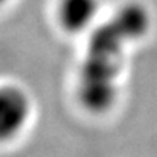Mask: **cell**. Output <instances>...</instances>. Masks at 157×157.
<instances>
[{
    "label": "cell",
    "instance_id": "1",
    "mask_svg": "<svg viewBox=\"0 0 157 157\" xmlns=\"http://www.w3.org/2000/svg\"><path fill=\"white\" fill-rule=\"evenodd\" d=\"M150 25L142 6L127 5L93 31L79 81V99L89 111L105 113L114 105L127 48L142 40Z\"/></svg>",
    "mask_w": 157,
    "mask_h": 157
},
{
    "label": "cell",
    "instance_id": "2",
    "mask_svg": "<svg viewBox=\"0 0 157 157\" xmlns=\"http://www.w3.org/2000/svg\"><path fill=\"white\" fill-rule=\"evenodd\" d=\"M32 99L18 84H0V144L17 139L32 117Z\"/></svg>",
    "mask_w": 157,
    "mask_h": 157
},
{
    "label": "cell",
    "instance_id": "3",
    "mask_svg": "<svg viewBox=\"0 0 157 157\" xmlns=\"http://www.w3.org/2000/svg\"><path fill=\"white\" fill-rule=\"evenodd\" d=\"M99 14V0H58L56 21L59 28L72 35L93 28Z\"/></svg>",
    "mask_w": 157,
    "mask_h": 157
},
{
    "label": "cell",
    "instance_id": "4",
    "mask_svg": "<svg viewBox=\"0 0 157 157\" xmlns=\"http://www.w3.org/2000/svg\"><path fill=\"white\" fill-rule=\"evenodd\" d=\"M9 2H11V0H0V8H2V6H5V5H8Z\"/></svg>",
    "mask_w": 157,
    "mask_h": 157
}]
</instances>
